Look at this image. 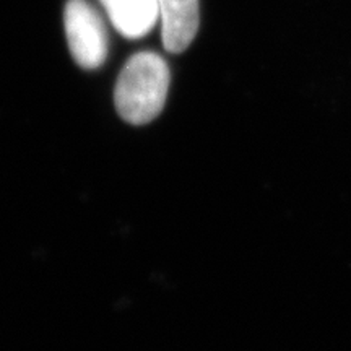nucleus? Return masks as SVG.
I'll return each mask as SVG.
<instances>
[{"mask_svg": "<svg viewBox=\"0 0 351 351\" xmlns=\"http://www.w3.org/2000/svg\"><path fill=\"white\" fill-rule=\"evenodd\" d=\"M64 23L75 62L83 69H98L108 56V33L95 7L86 0H69Z\"/></svg>", "mask_w": 351, "mask_h": 351, "instance_id": "nucleus-2", "label": "nucleus"}, {"mask_svg": "<svg viewBox=\"0 0 351 351\" xmlns=\"http://www.w3.org/2000/svg\"><path fill=\"white\" fill-rule=\"evenodd\" d=\"M166 51L184 52L199 32V0H158Z\"/></svg>", "mask_w": 351, "mask_h": 351, "instance_id": "nucleus-3", "label": "nucleus"}, {"mask_svg": "<svg viewBox=\"0 0 351 351\" xmlns=\"http://www.w3.org/2000/svg\"><path fill=\"white\" fill-rule=\"evenodd\" d=\"M169 88V69L155 52L132 56L117 78L114 101L121 117L134 125L148 124L161 112Z\"/></svg>", "mask_w": 351, "mask_h": 351, "instance_id": "nucleus-1", "label": "nucleus"}, {"mask_svg": "<svg viewBox=\"0 0 351 351\" xmlns=\"http://www.w3.org/2000/svg\"><path fill=\"white\" fill-rule=\"evenodd\" d=\"M121 34L137 39L147 34L160 19L158 0H101Z\"/></svg>", "mask_w": 351, "mask_h": 351, "instance_id": "nucleus-4", "label": "nucleus"}]
</instances>
